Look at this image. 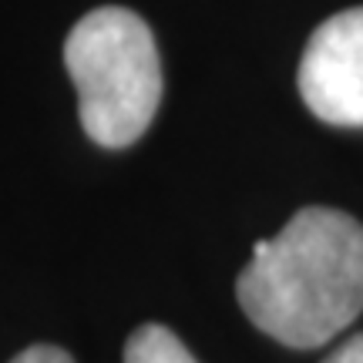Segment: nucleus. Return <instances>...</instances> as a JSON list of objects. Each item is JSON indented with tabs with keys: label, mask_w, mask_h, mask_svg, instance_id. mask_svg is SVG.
<instances>
[{
	"label": "nucleus",
	"mask_w": 363,
	"mask_h": 363,
	"mask_svg": "<svg viewBox=\"0 0 363 363\" xmlns=\"http://www.w3.org/2000/svg\"><path fill=\"white\" fill-rule=\"evenodd\" d=\"M65 67L78 88V118L101 148H128L162 104V61L152 27L128 7H98L71 27Z\"/></svg>",
	"instance_id": "obj_2"
},
{
	"label": "nucleus",
	"mask_w": 363,
	"mask_h": 363,
	"mask_svg": "<svg viewBox=\"0 0 363 363\" xmlns=\"http://www.w3.org/2000/svg\"><path fill=\"white\" fill-rule=\"evenodd\" d=\"M11 363H74V360H71V353L61 350V347L38 343V347H27L24 353H17Z\"/></svg>",
	"instance_id": "obj_5"
},
{
	"label": "nucleus",
	"mask_w": 363,
	"mask_h": 363,
	"mask_svg": "<svg viewBox=\"0 0 363 363\" xmlns=\"http://www.w3.org/2000/svg\"><path fill=\"white\" fill-rule=\"evenodd\" d=\"M323 363H363V333H357L343 347H337Z\"/></svg>",
	"instance_id": "obj_6"
},
{
	"label": "nucleus",
	"mask_w": 363,
	"mask_h": 363,
	"mask_svg": "<svg viewBox=\"0 0 363 363\" xmlns=\"http://www.w3.org/2000/svg\"><path fill=\"white\" fill-rule=\"evenodd\" d=\"M235 299L283 347L330 343L363 313V225L340 208H299L283 233L252 246Z\"/></svg>",
	"instance_id": "obj_1"
},
{
	"label": "nucleus",
	"mask_w": 363,
	"mask_h": 363,
	"mask_svg": "<svg viewBox=\"0 0 363 363\" xmlns=\"http://www.w3.org/2000/svg\"><path fill=\"white\" fill-rule=\"evenodd\" d=\"M296 84L320 121L363 128V7H350L313 30Z\"/></svg>",
	"instance_id": "obj_3"
},
{
	"label": "nucleus",
	"mask_w": 363,
	"mask_h": 363,
	"mask_svg": "<svg viewBox=\"0 0 363 363\" xmlns=\"http://www.w3.org/2000/svg\"><path fill=\"white\" fill-rule=\"evenodd\" d=\"M125 363H199L169 326L145 323L128 337Z\"/></svg>",
	"instance_id": "obj_4"
}]
</instances>
